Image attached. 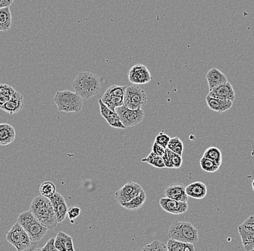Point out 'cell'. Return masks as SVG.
<instances>
[{"label":"cell","instance_id":"6da1fadb","mask_svg":"<svg viewBox=\"0 0 254 251\" xmlns=\"http://www.w3.org/2000/svg\"><path fill=\"white\" fill-rule=\"evenodd\" d=\"M29 210L48 230H52L58 224L51 201L42 195L33 199Z\"/></svg>","mask_w":254,"mask_h":251},{"label":"cell","instance_id":"7a4b0ae2","mask_svg":"<svg viewBox=\"0 0 254 251\" xmlns=\"http://www.w3.org/2000/svg\"><path fill=\"white\" fill-rule=\"evenodd\" d=\"M73 89L82 99L96 96L101 89L100 78L90 72H80L73 83Z\"/></svg>","mask_w":254,"mask_h":251},{"label":"cell","instance_id":"3957f363","mask_svg":"<svg viewBox=\"0 0 254 251\" xmlns=\"http://www.w3.org/2000/svg\"><path fill=\"white\" fill-rule=\"evenodd\" d=\"M17 222L19 223L25 231L27 232L31 241L34 243L43 239L49 230L34 216L30 210L20 213Z\"/></svg>","mask_w":254,"mask_h":251},{"label":"cell","instance_id":"277c9868","mask_svg":"<svg viewBox=\"0 0 254 251\" xmlns=\"http://www.w3.org/2000/svg\"><path fill=\"white\" fill-rule=\"evenodd\" d=\"M170 239L183 243H194L199 241L198 230L190 222L175 220L168 230Z\"/></svg>","mask_w":254,"mask_h":251},{"label":"cell","instance_id":"5b68a950","mask_svg":"<svg viewBox=\"0 0 254 251\" xmlns=\"http://www.w3.org/2000/svg\"><path fill=\"white\" fill-rule=\"evenodd\" d=\"M83 99L75 92L71 90L57 91L54 98V104L60 112H80L83 106Z\"/></svg>","mask_w":254,"mask_h":251},{"label":"cell","instance_id":"8992f818","mask_svg":"<svg viewBox=\"0 0 254 251\" xmlns=\"http://www.w3.org/2000/svg\"><path fill=\"white\" fill-rule=\"evenodd\" d=\"M6 240L18 251L31 250V245L34 243L18 222L15 223L7 232Z\"/></svg>","mask_w":254,"mask_h":251},{"label":"cell","instance_id":"52a82bcc","mask_svg":"<svg viewBox=\"0 0 254 251\" xmlns=\"http://www.w3.org/2000/svg\"><path fill=\"white\" fill-rule=\"evenodd\" d=\"M147 101L145 91L137 84L127 86L124 96V104L131 110H138L144 107Z\"/></svg>","mask_w":254,"mask_h":251},{"label":"cell","instance_id":"ba28073f","mask_svg":"<svg viewBox=\"0 0 254 251\" xmlns=\"http://www.w3.org/2000/svg\"><path fill=\"white\" fill-rule=\"evenodd\" d=\"M115 112L118 114L121 123L126 127L137 126L144 120V111L142 109L131 110L124 104L116 108Z\"/></svg>","mask_w":254,"mask_h":251},{"label":"cell","instance_id":"9c48e42d","mask_svg":"<svg viewBox=\"0 0 254 251\" xmlns=\"http://www.w3.org/2000/svg\"><path fill=\"white\" fill-rule=\"evenodd\" d=\"M238 232L242 241L244 250L252 251L254 247V216H250L241 225Z\"/></svg>","mask_w":254,"mask_h":251},{"label":"cell","instance_id":"30bf717a","mask_svg":"<svg viewBox=\"0 0 254 251\" xmlns=\"http://www.w3.org/2000/svg\"><path fill=\"white\" fill-rule=\"evenodd\" d=\"M143 191L141 185L136 182L130 181L116 192L115 198L118 204L121 205L139 196Z\"/></svg>","mask_w":254,"mask_h":251},{"label":"cell","instance_id":"8fae6325","mask_svg":"<svg viewBox=\"0 0 254 251\" xmlns=\"http://www.w3.org/2000/svg\"><path fill=\"white\" fill-rule=\"evenodd\" d=\"M128 78L131 83L137 85H143L147 84L152 80V75L147 67L143 64H137L134 65L129 72Z\"/></svg>","mask_w":254,"mask_h":251},{"label":"cell","instance_id":"7c38bea8","mask_svg":"<svg viewBox=\"0 0 254 251\" xmlns=\"http://www.w3.org/2000/svg\"><path fill=\"white\" fill-rule=\"evenodd\" d=\"M159 204L165 211L171 214H181L186 212L188 208V202L176 201L167 197L162 198Z\"/></svg>","mask_w":254,"mask_h":251},{"label":"cell","instance_id":"4fadbf2b","mask_svg":"<svg viewBox=\"0 0 254 251\" xmlns=\"http://www.w3.org/2000/svg\"><path fill=\"white\" fill-rule=\"evenodd\" d=\"M49 199L52 204L54 212H55L58 224L62 223L66 219L68 211V205H67L65 198L60 193L56 192L54 196H51Z\"/></svg>","mask_w":254,"mask_h":251},{"label":"cell","instance_id":"5bb4252c","mask_svg":"<svg viewBox=\"0 0 254 251\" xmlns=\"http://www.w3.org/2000/svg\"><path fill=\"white\" fill-rule=\"evenodd\" d=\"M208 95L212 97L222 99V100L233 101L235 99V90L228 81L210 90Z\"/></svg>","mask_w":254,"mask_h":251},{"label":"cell","instance_id":"9a60e30c","mask_svg":"<svg viewBox=\"0 0 254 251\" xmlns=\"http://www.w3.org/2000/svg\"><path fill=\"white\" fill-rule=\"evenodd\" d=\"M166 197L174 200L188 202V196L186 193V186L181 183H174L165 188Z\"/></svg>","mask_w":254,"mask_h":251},{"label":"cell","instance_id":"2e32d148","mask_svg":"<svg viewBox=\"0 0 254 251\" xmlns=\"http://www.w3.org/2000/svg\"><path fill=\"white\" fill-rule=\"evenodd\" d=\"M23 99L24 98H23V94L15 90V93L10 98V100L7 101L4 105L1 106L0 109L10 115L18 113L23 108Z\"/></svg>","mask_w":254,"mask_h":251},{"label":"cell","instance_id":"e0dca14e","mask_svg":"<svg viewBox=\"0 0 254 251\" xmlns=\"http://www.w3.org/2000/svg\"><path fill=\"white\" fill-rule=\"evenodd\" d=\"M206 79L208 83L209 88L210 90H213L215 87L227 82V77L222 72L217 68H212L207 72L206 74Z\"/></svg>","mask_w":254,"mask_h":251},{"label":"cell","instance_id":"ac0fdd59","mask_svg":"<svg viewBox=\"0 0 254 251\" xmlns=\"http://www.w3.org/2000/svg\"><path fill=\"white\" fill-rule=\"evenodd\" d=\"M206 101H207L209 108L218 113H222V112L230 110L233 106V102L232 101L217 99V98L212 97L209 95H207V98H206Z\"/></svg>","mask_w":254,"mask_h":251},{"label":"cell","instance_id":"d6986e66","mask_svg":"<svg viewBox=\"0 0 254 251\" xmlns=\"http://www.w3.org/2000/svg\"><path fill=\"white\" fill-rule=\"evenodd\" d=\"M16 132L13 126L8 123L0 124V146H4L10 144L15 141Z\"/></svg>","mask_w":254,"mask_h":251},{"label":"cell","instance_id":"ffe728a7","mask_svg":"<svg viewBox=\"0 0 254 251\" xmlns=\"http://www.w3.org/2000/svg\"><path fill=\"white\" fill-rule=\"evenodd\" d=\"M186 193L188 197L202 199L207 196V188L202 182H194L186 186Z\"/></svg>","mask_w":254,"mask_h":251},{"label":"cell","instance_id":"44dd1931","mask_svg":"<svg viewBox=\"0 0 254 251\" xmlns=\"http://www.w3.org/2000/svg\"><path fill=\"white\" fill-rule=\"evenodd\" d=\"M167 249L169 251H194V244L192 243H183L176 240H168L167 243Z\"/></svg>","mask_w":254,"mask_h":251},{"label":"cell","instance_id":"7402d4cb","mask_svg":"<svg viewBox=\"0 0 254 251\" xmlns=\"http://www.w3.org/2000/svg\"><path fill=\"white\" fill-rule=\"evenodd\" d=\"M103 102L113 112H115L116 108L124 105V97L121 96H113L105 92L104 96L101 98Z\"/></svg>","mask_w":254,"mask_h":251},{"label":"cell","instance_id":"603a6c76","mask_svg":"<svg viewBox=\"0 0 254 251\" xmlns=\"http://www.w3.org/2000/svg\"><path fill=\"white\" fill-rule=\"evenodd\" d=\"M12 26V14L10 7L0 9V31L10 30Z\"/></svg>","mask_w":254,"mask_h":251},{"label":"cell","instance_id":"cb8c5ba5","mask_svg":"<svg viewBox=\"0 0 254 251\" xmlns=\"http://www.w3.org/2000/svg\"><path fill=\"white\" fill-rule=\"evenodd\" d=\"M146 201V193L144 191L141 192L139 196L132 199V200L128 201V202L124 203L121 204V207L125 208L126 209L132 210V211H135L138 209L141 208L143 204H145Z\"/></svg>","mask_w":254,"mask_h":251},{"label":"cell","instance_id":"d4e9b609","mask_svg":"<svg viewBox=\"0 0 254 251\" xmlns=\"http://www.w3.org/2000/svg\"><path fill=\"white\" fill-rule=\"evenodd\" d=\"M15 90L5 84H0V107L4 105L15 93Z\"/></svg>","mask_w":254,"mask_h":251},{"label":"cell","instance_id":"484cf974","mask_svg":"<svg viewBox=\"0 0 254 251\" xmlns=\"http://www.w3.org/2000/svg\"><path fill=\"white\" fill-rule=\"evenodd\" d=\"M142 162H146V163L150 165L151 166L158 168V169L166 168V165H165L163 158L156 155L152 151L149 153V155H148L147 157L143 159Z\"/></svg>","mask_w":254,"mask_h":251},{"label":"cell","instance_id":"4316f807","mask_svg":"<svg viewBox=\"0 0 254 251\" xmlns=\"http://www.w3.org/2000/svg\"><path fill=\"white\" fill-rule=\"evenodd\" d=\"M203 157L210 159L218 163L220 166L222 161V152L217 147H210L206 149Z\"/></svg>","mask_w":254,"mask_h":251},{"label":"cell","instance_id":"83f0119b","mask_svg":"<svg viewBox=\"0 0 254 251\" xmlns=\"http://www.w3.org/2000/svg\"><path fill=\"white\" fill-rule=\"evenodd\" d=\"M199 163H200L201 168H202L204 171H207V172H215V171L219 169V167H220L218 163H216V162L204 157H202Z\"/></svg>","mask_w":254,"mask_h":251},{"label":"cell","instance_id":"f1b7e54d","mask_svg":"<svg viewBox=\"0 0 254 251\" xmlns=\"http://www.w3.org/2000/svg\"><path fill=\"white\" fill-rule=\"evenodd\" d=\"M40 195L50 199L56 193V186L51 181H45L40 185Z\"/></svg>","mask_w":254,"mask_h":251},{"label":"cell","instance_id":"f546056e","mask_svg":"<svg viewBox=\"0 0 254 251\" xmlns=\"http://www.w3.org/2000/svg\"><path fill=\"white\" fill-rule=\"evenodd\" d=\"M170 150L174 151L176 154L182 156L183 152V143L179 137H174L171 138L168 144V147Z\"/></svg>","mask_w":254,"mask_h":251},{"label":"cell","instance_id":"4dcf8cb0","mask_svg":"<svg viewBox=\"0 0 254 251\" xmlns=\"http://www.w3.org/2000/svg\"><path fill=\"white\" fill-rule=\"evenodd\" d=\"M106 121L109 123V126H111L112 127L117 129H126L127 127L123 125L120 120L119 116L116 112H113L111 115L105 118Z\"/></svg>","mask_w":254,"mask_h":251},{"label":"cell","instance_id":"1f68e13d","mask_svg":"<svg viewBox=\"0 0 254 251\" xmlns=\"http://www.w3.org/2000/svg\"><path fill=\"white\" fill-rule=\"evenodd\" d=\"M166 154L168 156V158L170 159V160H171L174 169H179V168L181 167L182 163H183L182 156L176 154L174 151L170 150L168 148L166 149Z\"/></svg>","mask_w":254,"mask_h":251},{"label":"cell","instance_id":"d6a6232c","mask_svg":"<svg viewBox=\"0 0 254 251\" xmlns=\"http://www.w3.org/2000/svg\"><path fill=\"white\" fill-rule=\"evenodd\" d=\"M57 237H58L62 243L65 246L66 251H74V245H73V238L68 235V234L63 232H59L57 233Z\"/></svg>","mask_w":254,"mask_h":251},{"label":"cell","instance_id":"836d02e7","mask_svg":"<svg viewBox=\"0 0 254 251\" xmlns=\"http://www.w3.org/2000/svg\"><path fill=\"white\" fill-rule=\"evenodd\" d=\"M142 251H167L166 245L161 242L157 241H154L150 244L146 245L144 247L142 248Z\"/></svg>","mask_w":254,"mask_h":251},{"label":"cell","instance_id":"e575fe53","mask_svg":"<svg viewBox=\"0 0 254 251\" xmlns=\"http://www.w3.org/2000/svg\"><path fill=\"white\" fill-rule=\"evenodd\" d=\"M127 86H121V85H113L109 87L106 92L109 94L113 95V96H121L124 97V93H125L126 89Z\"/></svg>","mask_w":254,"mask_h":251},{"label":"cell","instance_id":"d590c367","mask_svg":"<svg viewBox=\"0 0 254 251\" xmlns=\"http://www.w3.org/2000/svg\"><path fill=\"white\" fill-rule=\"evenodd\" d=\"M170 139H171V138H170L169 135L163 133V132H161L158 135H157L156 138H155V142L157 143V144L161 146L162 147L166 149V148L168 147V143H169Z\"/></svg>","mask_w":254,"mask_h":251},{"label":"cell","instance_id":"8d00e7d4","mask_svg":"<svg viewBox=\"0 0 254 251\" xmlns=\"http://www.w3.org/2000/svg\"><path fill=\"white\" fill-rule=\"evenodd\" d=\"M98 104H99L100 112H101V115L103 118H107V117L109 116V115H111V114L114 112L113 111L110 110V109H109V107L103 102L101 99L98 100Z\"/></svg>","mask_w":254,"mask_h":251},{"label":"cell","instance_id":"74e56055","mask_svg":"<svg viewBox=\"0 0 254 251\" xmlns=\"http://www.w3.org/2000/svg\"><path fill=\"white\" fill-rule=\"evenodd\" d=\"M81 210L78 207H71L68 211V216L70 220L77 219L80 214Z\"/></svg>","mask_w":254,"mask_h":251},{"label":"cell","instance_id":"f35d334b","mask_svg":"<svg viewBox=\"0 0 254 251\" xmlns=\"http://www.w3.org/2000/svg\"><path fill=\"white\" fill-rule=\"evenodd\" d=\"M54 241H55V238H50L46 244L45 245L44 247L41 248V249H36L35 251H57L56 249L55 246H54Z\"/></svg>","mask_w":254,"mask_h":251},{"label":"cell","instance_id":"ab89813d","mask_svg":"<svg viewBox=\"0 0 254 251\" xmlns=\"http://www.w3.org/2000/svg\"><path fill=\"white\" fill-rule=\"evenodd\" d=\"M152 151H153L156 155L159 156V157H163V156L166 154V149L162 147L161 146L157 144L155 142L154 143L153 146H152Z\"/></svg>","mask_w":254,"mask_h":251},{"label":"cell","instance_id":"60d3db41","mask_svg":"<svg viewBox=\"0 0 254 251\" xmlns=\"http://www.w3.org/2000/svg\"><path fill=\"white\" fill-rule=\"evenodd\" d=\"M54 246H55L57 251H66V249H65V246H64L63 243H62V241H60V239H59L58 237H56L55 238Z\"/></svg>","mask_w":254,"mask_h":251},{"label":"cell","instance_id":"b9f144b4","mask_svg":"<svg viewBox=\"0 0 254 251\" xmlns=\"http://www.w3.org/2000/svg\"><path fill=\"white\" fill-rule=\"evenodd\" d=\"M15 0H0V9L3 7H10Z\"/></svg>","mask_w":254,"mask_h":251},{"label":"cell","instance_id":"7bdbcfd3","mask_svg":"<svg viewBox=\"0 0 254 251\" xmlns=\"http://www.w3.org/2000/svg\"><path fill=\"white\" fill-rule=\"evenodd\" d=\"M163 160V162H164L165 165H166V168H169V169H174V166H173L172 163H171V160L168 158V156L166 155V154L162 157Z\"/></svg>","mask_w":254,"mask_h":251},{"label":"cell","instance_id":"ee69618b","mask_svg":"<svg viewBox=\"0 0 254 251\" xmlns=\"http://www.w3.org/2000/svg\"><path fill=\"white\" fill-rule=\"evenodd\" d=\"M252 188H253V191H254V178L253 182H252Z\"/></svg>","mask_w":254,"mask_h":251},{"label":"cell","instance_id":"f6af8a7d","mask_svg":"<svg viewBox=\"0 0 254 251\" xmlns=\"http://www.w3.org/2000/svg\"><path fill=\"white\" fill-rule=\"evenodd\" d=\"M253 251H254V249H253Z\"/></svg>","mask_w":254,"mask_h":251}]
</instances>
